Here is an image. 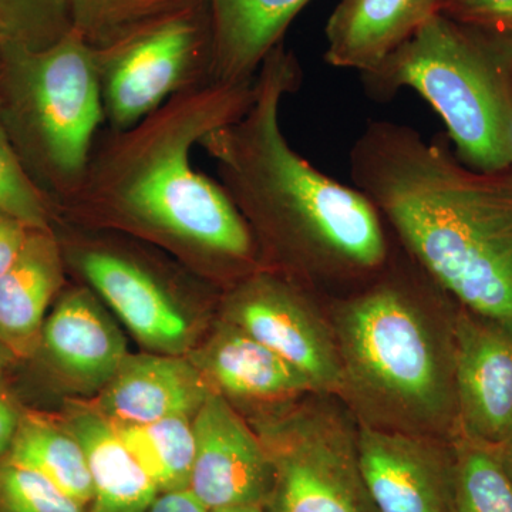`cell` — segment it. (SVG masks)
Wrapping results in <instances>:
<instances>
[{
    "instance_id": "6da1fadb",
    "label": "cell",
    "mask_w": 512,
    "mask_h": 512,
    "mask_svg": "<svg viewBox=\"0 0 512 512\" xmlns=\"http://www.w3.org/2000/svg\"><path fill=\"white\" fill-rule=\"evenodd\" d=\"M301 82L298 59L281 43L256 74L248 110L200 147L247 222L264 268L312 289L355 291L390 261L392 231L362 191L323 174L286 140L279 111Z\"/></svg>"
},
{
    "instance_id": "7a4b0ae2",
    "label": "cell",
    "mask_w": 512,
    "mask_h": 512,
    "mask_svg": "<svg viewBox=\"0 0 512 512\" xmlns=\"http://www.w3.org/2000/svg\"><path fill=\"white\" fill-rule=\"evenodd\" d=\"M254 97L255 80H205L181 90L136 126L101 130L82 185L57 207L56 220L153 238L229 286L264 268L227 192L191 164L192 148L238 120Z\"/></svg>"
},
{
    "instance_id": "3957f363",
    "label": "cell",
    "mask_w": 512,
    "mask_h": 512,
    "mask_svg": "<svg viewBox=\"0 0 512 512\" xmlns=\"http://www.w3.org/2000/svg\"><path fill=\"white\" fill-rule=\"evenodd\" d=\"M349 174L458 306L512 326V165L473 170L444 138L372 120L350 148Z\"/></svg>"
},
{
    "instance_id": "277c9868",
    "label": "cell",
    "mask_w": 512,
    "mask_h": 512,
    "mask_svg": "<svg viewBox=\"0 0 512 512\" xmlns=\"http://www.w3.org/2000/svg\"><path fill=\"white\" fill-rule=\"evenodd\" d=\"M402 251L326 309L342 367L338 397L362 426L453 440L457 303Z\"/></svg>"
},
{
    "instance_id": "5b68a950",
    "label": "cell",
    "mask_w": 512,
    "mask_h": 512,
    "mask_svg": "<svg viewBox=\"0 0 512 512\" xmlns=\"http://www.w3.org/2000/svg\"><path fill=\"white\" fill-rule=\"evenodd\" d=\"M360 77L375 100L393 99L402 89L420 94L467 167L512 165V35L437 13Z\"/></svg>"
},
{
    "instance_id": "8992f818",
    "label": "cell",
    "mask_w": 512,
    "mask_h": 512,
    "mask_svg": "<svg viewBox=\"0 0 512 512\" xmlns=\"http://www.w3.org/2000/svg\"><path fill=\"white\" fill-rule=\"evenodd\" d=\"M0 113L23 170L57 210L82 185L106 126L93 50L73 30L37 52L6 42Z\"/></svg>"
},
{
    "instance_id": "52a82bcc",
    "label": "cell",
    "mask_w": 512,
    "mask_h": 512,
    "mask_svg": "<svg viewBox=\"0 0 512 512\" xmlns=\"http://www.w3.org/2000/svg\"><path fill=\"white\" fill-rule=\"evenodd\" d=\"M274 485L265 512H379L357 454V421L332 394L309 393L255 413Z\"/></svg>"
},
{
    "instance_id": "ba28073f",
    "label": "cell",
    "mask_w": 512,
    "mask_h": 512,
    "mask_svg": "<svg viewBox=\"0 0 512 512\" xmlns=\"http://www.w3.org/2000/svg\"><path fill=\"white\" fill-rule=\"evenodd\" d=\"M94 56L106 128L136 126L181 90L211 80L208 3L153 23Z\"/></svg>"
},
{
    "instance_id": "9c48e42d",
    "label": "cell",
    "mask_w": 512,
    "mask_h": 512,
    "mask_svg": "<svg viewBox=\"0 0 512 512\" xmlns=\"http://www.w3.org/2000/svg\"><path fill=\"white\" fill-rule=\"evenodd\" d=\"M315 289L274 269L261 268L229 286L222 318L308 377L316 393L338 397V343Z\"/></svg>"
},
{
    "instance_id": "30bf717a",
    "label": "cell",
    "mask_w": 512,
    "mask_h": 512,
    "mask_svg": "<svg viewBox=\"0 0 512 512\" xmlns=\"http://www.w3.org/2000/svg\"><path fill=\"white\" fill-rule=\"evenodd\" d=\"M53 229L66 268L79 275L144 346L164 355H184L190 349V322L160 271L113 242L67 234L56 225Z\"/></svg>"
},
{
    "instance_id": "8fae6325",
    "label": "cell",
    "mask_w": 512,
    "mask_h": 512,
    "mask_svg": "<svg viewBox=\"0 0 512 512\" xmlns=\"http://www.w3.org/2000/svg\"><path fill=\"white\" fill-rule=\"evenodd\" d=\"M195 457L187 490L210 512L242 505L265 507L274 467L254 427L220 393L192 417Z\"/></svg>"
},
{
    "instance_id": "7c38bea8",
    "label": "cell",
    "mask_w": 512,
    "mask_h": 512,
    "mask_svg": "<svg viewBox=\"0 0 512 512\" xmlns=\"http://www.w3.org/2000/svg\"><path fill=\"white\" fill-rule=\"evenodd\" d=\"M357 454L379 512H451L456 450L453 440L357 424Z\"/></svg>"
},
{
    "instance_id": "4fadbf2b",
    "label": "cell",
    "mask_w": 512,
    "mask_h": 512,
    "mask_svg": "<svg viewBox=\"0 0 512 512\" xmlns=\"http://www.w3.org/2000/svg\"><path fill=\"white\" fill-rule=\"evenodd\" d=\"M128 355L123 333L96 293L82 285L63 289L57 296L28 362L67 390L99 394Z\"/></svg>"
},
{
    "instance_id": "5bb4252c",
    "label": "cell",
    "mask_w": 512,
    "mask_h": 512,
    "mask_svg": "<svg viewBox=\"0 0 512 512\" xmlns=\"http://www.w3.org/2000/svg\"><path fill=\"white\" fill-rule=\"evenodd\" d=\"M457 434L500 446L512 437V326L457 305Z\"/></svg>"
},
{
    "instance_id": "9a60e30c",
    "label": "cell",
    "mask_w": 512,
    "mask_h": 512,
    "mask_svg": "<svg viewBox=\"0 0 512 512\" xmlns=\"http://www.w3.org/2000/svg\"><path fill=\"white\" fill-rule=\"evenodd\" d=\"M214 392L255 413L316 393L308 377L227 320L208 342L188 356Z\"/></svg>"
},
{
    "instance_id": "2e32d148",
    "label": "cell",
    "mask_w": 512,
    "mask_h": 512,
    "mask_svg": "<svg viewBox=\"0 0 512 512\" xmlns=\"http://www.w3.org/2000/svg\"><path fill=\"white\" fill-rule=\"evenodd\" d=\"M212 392L190 357L128 355L93 407L114 424L192 419Z\"/></svg>"
},
{
    "instance_id": "e0dca14e",
    "label": "cell",
    "mask_w": 512,
    "mask_h": 512,
    "mask_svg": "<svg viewBox=\"0 0 512 512\" xmlns=\"http://www.w3.org/2000/svg\"><path fill=\"white\" fill-rule=\"evenodd\" d=\"M55 229H30L22 251L0 274V339L20 363L35 355L50 308L66 285Z\"/></svg>"
},
{
    "instance_id": "ac0fdd59",
    "label": "cell",
    "mask_w": 512,
    "mask_h": 512,
    "mask_svg": "<svg viewBox=\"0 0 512 512\" xmlns=\"http://www.w3.org/2000/svg\"><path fill=\"white\" fill-rule=\"evenodd\" d=\"M443 0H340L325 26V60L365 74L441 13Z\"/></svg>"
},
{
    "instance_id": "d6986e66",
    "label": "cell",
    "mask_w": 512,
    "mask_h": 512,
    "mask_svg": "<svg viewBox=\"0 0 512 512\" xmlns=\"http://www.w3.org/2000/svg\"><path fill=\"white\" fill-rule=\"evenodd\" d=\"M311 0H208L212 28L211 80L254 82L262 63L284 43L292 20Z\"/></svg>"
},
{
    "instance_id": "ffe728a7",
    "label": "cell",
    "mask_w": 512,
    "mask_h": 512,
    "mask_svg": "<svg viewBox=\"0 0 512 512\" xmlns=\"http://www.w3.org/2000/svg\"><path fill=\"white\" fill-rule=\"evenodd\" d=\"M82 444L93 483L89 512H146L156 484L127 450L119 434L94 407H67L60 417Z\"/></svg>"
},
{
    "instance_id": "44dd1931",
    "label": "cell",
    "mask_w": 512,
    "mask_h": 512,
    "mask_svg": "<svg viewBox=\"0 0 512 512\" xmlns=\"http://www.w3.org/2000/svg\"><path fill=\"white\" fill-rule=\"evenodd\" d=\"M6 460L42 474L84 507L92 504L86 454L60 417L26 409Z\"/></svg>"
},
{
    "instance_id": "7402d4cb",
    "label": "cell",
    "mask_w": 512,
    "mask_h": 512,
    "mask_svg": "<svg viewBox=\"0 0 512 512\" xmlns=\"http://www.w3.org/2000/svg\"><path fill=\"white\" fill-rule=\"evenodd\" d=\"M111 424L156 484L158 493L187 490L195 457L190 417H173L150 424Z\"/></svg>"
},
{
    "instance_id": "603a6c76",
    "label": "cell",
    "mask_w": 512,
    "mask_h": 512,
    "mask_svg": "<svg viewBox=\"0 0 512 512\" xmlns=\"http://www.w3.org/2000/svg\"><path fill=\"white\" fill-rule=\"evenodd\" d=\"M208 0H72L73 32L94 52Z\"/></svg>"
},
{
    "instance_id": "cb8c5ba5",
    "label": "cell",
    "mask_w": 512,
    "mask_h": 512,
    "mask_svg": "<svg viewBox=\"0 0 512 512\" xmlns=\"http://www.w3.org/2000/svg\"><path fill=\"white\" fill-rule=\"evenodd\" d=\"M451 512H512V476L491 444L457 434Z\"/></svg>"
},
{
    "instance_id": "d4e9b609",
    "label": "cell",
    "mask_w": 512,
    "mask_h": 512,
    "mask_svg": "<svg viewBox=\"0 0 512 512\" xmlns=\"http://www.w3.org/2000/svg\"><path fill=\"white\" fill-rule=\"evenodd\" d=\"M0 28L6 42L47 49L72 32V0H0Z\"/></svg>"
},
{
    "instance_id": "484cf974",
    "label": "cell",
    "mask_w": 512,
    "mask_h": 512,
    "mask_svg": "<svg viewBox=\"0 0 512 512\" xmlns=\"http://www.w3.org/2000/svg\"><path fill=\"white\" fill-rule=\"evenodd\" d=\"M0 210L32 229H50L56 221L52 202L23 170L0 113Z\"/></svg>"
},
{
    "instance_id": "4316f807",
    "label": "cell",
    "mask_w": 512,
    "mask_h": 512,
    "mask_svg": "<svg viewBox=\"0 0 512 512\" xmlns=\"http://www.w3.org/2000/svg\"><path fill=\"white\" fill-rule=\"evenodd\" d=\"M0 512H89L42 474L12 461L0 463Z\"/></svg>"
},
{
    "instance_id": "83f0119b",
    "label": "cell",
    "mask_w": 512,
    "mask_h": 512,
    "mask_svg": "<svg viewBox=\"0 0 512 512\" xmlns=\"http://www.w3.org/2000/svg\"><path fill=\"white\" fill-rule=\"evenodd\" d=\"M441 13L467 25L512 35V0H443Z\"/></svg>"
},
{
    "instance_id": "f1b7e54d",
    "label": "cell",
    "mask_w": 512,
    "mask_h": 512,
    "mask_svg": "<svg viewBox=\"0 0 512 512\" xmlns=\"http://www.w3.org/2000/svg\"><path fill=\"white\" fill-rule=\"evenodd\" d=\"M25 412L26 407L20 403L5 376H0V463L9 456Z\"/></svg>"
},
{
    "instance_id": "f546056e",
    "label": "cell",
    "mask_w": 512,
    "mask_h": 512,
    "mask_svg": "<svg viewBox=\"0 0 512 512\" xmlns=\"http://www.w3.org/2000/svg\"><path fill=\"white\" fill-rule=\"evenodd\" d=\"M30 229L8 212L0 210V274L12 265L22 251Z\"/></svg>"
},
{
    "instance_id": "4dcf8cb0",
    "label": "cell",
    "mask_w": 512,
    "mask_h": 512,
    "mask_svg": "<svg viewBox=\"0 0 512 512\" xmlns=\"http://www.w3.org/2000/svg\"><path fill=\"white\" fill-rule=\"evenodd\" d=\"M146 512H210L188 490L157 495Z\"/></svg>"
},
{
    "instance_id": "1f68e13d",
    "label": "cell",
    "mask_w": 512,
    "mask_h": 512,
    "mask_svg": "<svg viewBox=\"0 0 512 512\" xmlns=\"http://www.w3.org/2000/svg\"><path fill=\"white\" fill-rule=\"evenodd\" d=\"M19 363L18 357L13 355L12 350L0 339V376H5L9 369Z\"/></svg>"
},
{
    "instance_id": "d6a6232c",
    "label": "cell",
    "mask_w": 512,
    "mask_h": 512,
    "mask_svg": "<svg viewBox=\"0 0 512 512\" xmlns=\"http://www.w3.org/2000/svg\"><path fill=\"white\" fill-rule=\"evenodd\" d=\"M497 451L498 457L503 461L504 467L510 471L512 476V437L500 446H494Z\"/></svg>"
},
{
    "instance_id": "836d02e7",
    "label": "cell",
    "mask_w": 512,
    "mask_h": 512,
    "mask_svg": "<svg viewBox=\"0 0 512 512\" xmlns=\"http://www.w3.org/2000/svg\"><path fill=\"white\" fill-rule=\"evenodd\" d=\"M215 512H265V510L261 505H242V507L225 508Z\"/></svg>"
},
{
    "instance_id": "e575fe53",
    "label": "cell",
    "mask_w": 512,
    "mask_h": 512,
    "mask_svg": "<svg viewBox=\"0 0 512 512\" xmlns=\"http://www.w3.org/2000/svg\"><path fill=\"white\" fill-rule=\"evenodd\" d=\"M6 37L5 33H3L2 28H0V55H2L3 46H5Z\"/></svg>"
}]
</instances>
